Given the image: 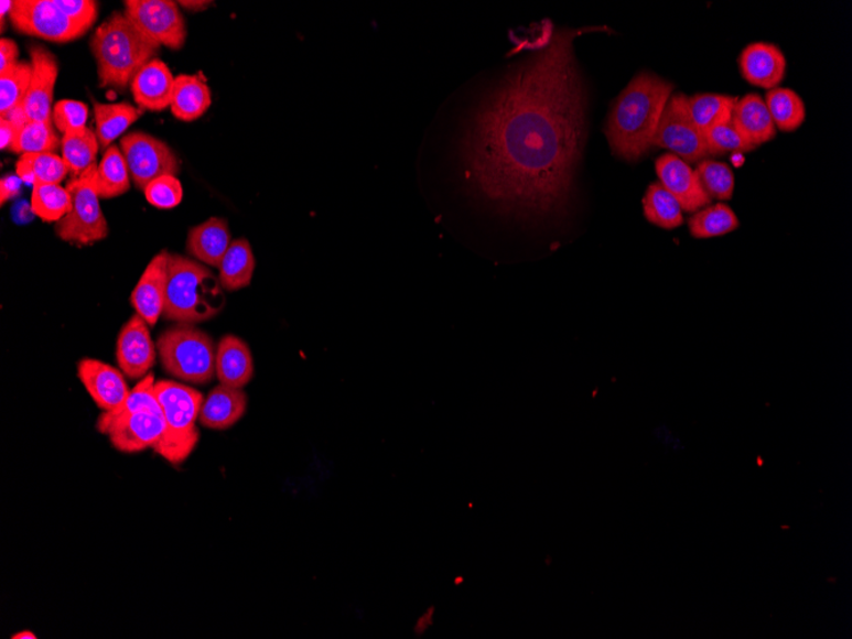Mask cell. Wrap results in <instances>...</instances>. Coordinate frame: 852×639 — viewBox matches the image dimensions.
I'll use <instances>...</instances> for the list:
<instances>
[{
	"mask_svg": "<svg viewBox=\"0 0 852 639\" xmlns=\"http://www.w3.org/2000/svg\"><path fill=\"white\" fill-rule=\"evenodd\" d=\"M143 115L142 109L128 102L95 104L96 136L100 149L108 150Z\"/></svg>",
	"mask_w": 852,
	"mask_h": 639,
	"instance_id": "cell-27",
	"label": "cell"
},
{
	"mask_svg": "<svg viewBox=\"0 0 852 639\" xmlns=\"http://www.w3.org/2000/svg\"><path fill=\"white\" fill-rule=\"evenodd\" d=\"M644 209L647 220L665 230L677 229L684 223L679 202L660 183L648 187Z\"/></svg>",
	"mask_w": 852,
	"mask_h": 639,
	"instance_id": "cell-33",
	"label": "cell"
},
{
	"mask_svg": "<svg viewBox=\"0 0 852 639\" xmlns=\"http://www.w3.org/2000/svg\"><path fill=\"white\" fill-rule=\"evenodd\" d=\"M101 87L126 90L160 45L145 37L125 13L116 12L95 31L90 43Z\"/></svg>",
	"mask_w": 852,
	"mask_h": 639,
	"instance_id": "cell-3",
	"label": "cell"
},
{
	"mask_svg": "<svg viewBox=\"0 0 852 639\" xmlns=\"http://www.w3.org/2000/svg\"><path fill=\"white\" fill-rule=\"evenodd\" d=\"M96 173L97 166L94 165L85 174L72 177L67 184L72 207L55 225L56 236L63 241L88 246L109 236V225L96 191Z\"/></svg>",
	"mask_w": 852,
	"mask_h": 639,
	"instance_id": "cell-7",
	"label": "cell"
},
{
	"mask_svg": "<svg viewBox=\"0 0 852 639\" xmlns=\"http://www.w3.org/2000/svg\"><path fill=\"white\" fill-rule=\"evenodd\" d=\"M155 393L165 420V431L153 451L168 463L181 465L197 447L199 432L196 423L205 400L199 391L174 380H159Z\"/></svg>",
	"mask_w": 852,
	"mask_h": 639,
	"instance_id": "cell-5",
	"label": "cell"
},
{
	"mask_svg": "<svg viewBox=\"0 0 852 639\" xmlns=\"http://www.w3.org/2000/svg\"><path fill=\"white\" fill-rule=\"evenodd\" d=\"M656 173L662 187L672 194L683 212L692 214L710 204L711 197L703 188L697 170L689 166L683 159L673 153L662 155L656 161Z\"/></svg>",
	"mask_w": 852,
	"mask_h": 639,
	"instance_id": "cell-14",
	"label": "cell"
},
{
	"mask_svg": "<svg viewBox=\"0 0 852 639\" xmlns=\"http://www.w3.org/2000/svg\"><path fill=\"white\" fill-rule=\"evenodd\" d=\"M737 228H740V220L735 213L722 204L701 209L689 220V231L695 239L726 236Z\"/></svg>",
	"mask_w": 852,
	"mask_h": 639,
	"instance_id": "cell-34",
	"label": "cell"
},
{
	"mask_svg": "<svg viewBox=\"0 0 852 639\" xmlns=\"http://www.w3.org/2000/svg\"><path fill=\"white\" fill-rule=\"evenodd\" d=\"M248 396L241 388L218 385L203 401L199 423L215 431H226L246 415Z\"/></svg>",
	"mask_w": 852,
	"mask_h": 639,
	"instance_id": "cell-20",
	"label": "cell"
},
{
	"mask_svg": "<svg viewBox=\"0 0 852 639\" xmlns=\"http://www.w3.org/2000/svg\"><path fill=\"white\" fill-rule=\"evenodd\" d=\"M72 198L61 184L37 185L32 189L31 212L45 223H58L69 213Z\"/></svg>",
	"mask_w": 852,
	"mask_h": 639,
	"instance_id": "cell-36",
	"label": "cell"
},
{
	"mask_svg": "<svg viewBox=\"0 0 852 639\" xmlns=\"http://www.w3.org/2000/svg\"><path fill=\"white\" fill-rule=\"evenodd\" d=\"M743 77L762 88H776L786 73L784 53L774 44L756 43L746 46L740 59Z\"/></svg>",
	"mask_w": 852,
	"mask_h": 639,
	"instance_id": "cell-19",
	"label": "cell"
},
{
	"mask_svg": "<svg viewBox=\"0 0 852 639\" xmlns=\"http://www.w3.org/2000/svg\"><path fill=\"white\" fill-rule=\"evenodd\" d=\"M155 376L148 375L138 382L128 398L116 410L104 412V414L97 420V431L103 434L110 432L114 425H117L129 416L138 414V412H160L162 410L155 393Z\"/></svg>",
	"mask_w": 852,
	"mask_h": 639,
	"instance_id": "cell-25",
	"label": "cell"
},
{
	"mask_svg": "<svg viewBox=\"0 0 852 639\" xmlns=\"http://www.w3.org/2000/svg\"><path fill=\"white\" fill-rule=\"evenodd\" d=\"M226 304L220 280L206 266L180 254H170L164 318L176 323L213 320Z\"/></svg>",
	"mask_w": 852,
	"mask_h": 639,
	"instance_id": "cell-4",
	"label": "cell"
},
{
	"mask_svg": "<svg viewBox=\"0 0 852 639\" xmlns=\"http://www.w3.org/2000/svg\"><path fill=\"white\" fill-rule=\"evenodd\" d=\"M175 77L166 64L152 59L137 73L131 90L142 110L161 111L172 107Z\"/></svg>",
	"mask_w": 852,
	"mask_h": 639,
	"instance_id": "cell-18",
	"label": "cell"
},
{
	"mask_svg": "<svg viewBox=\"0 0 852 639\" xmlns=\"http://www.w3.org/2000/svg\"><path fill=\"white\" fill-rule=\"evenodd\" d=\"M229 225L220 217L209 220L190 230L186 250L198 262L220 267L223 258L231 245Z\"/></svg>",
	"mask_w": 852,
	"mask_h": 639,
	"instance_id": "cell-22",
	"label": "cell"
},
{
	"mask_svg": "<svg viewBox=\"0 0 852 639\" xmlns=\"http://www.w3.org/2000/svg\"><path fill=\"white\" fill-rule=\"evenodd\" d=\"M36 635L30 632V630H22V632L12 636V639H36Z\"/></svg>",
	"mask_w": 852,
	"mask_h": 639,
	"instance_id": "cell-48",
	"label": "cell"
},
{
	"mask_svg": "<svg viewBox=\"0 0 852 639\" xmlns=\"http://www.w3.org/2000/svg\"><path fill=\"white\" fill-rule=\"evenodd\" d=\"M32 64V78L23 109L30 121H43L53 124L52 107L54 87L58 78L60 66L47 48L32 44L29 48Z\"/></svg>",
	"mask_w": 852,
	"mask_h": 639,
	"instance_id": "cell-12",
	"label": "cell"
},
{
	"mask_svg": "<svg viewBox=\"0 0 852 639\" xmlns=\"http://www.w3.org/2000/svg\"><path fill=\"white\" fill-rule=\"evenodd\" d=\"M216 377L220 385L245 388L255 376V361L249 346L241 338L227 335L216 349Z\"/></svg>",
	"mask_w": 852,
	"mask_h": 639,
	"instance_id": "cell-21",
	"label": "cell"
},
{
	"mask_svg": "<svg viewBox=\"0 0 852 639\" xmlns=\"http://www.w3.org/2000/svg\"><path fill=\"white\" fill-rule=\"evenodd\" d=\"M20 51L18 44L11 39H2L0 42V73H4L19 63Z\"/></svg>",
	"mask_w": 852,
	"mask_h": 639,
	"instance_id": "cell-43",
	"label": "cell"
},
{
	"mask_svg": "<svg viewBox=\"0 0 852 639\" xmlns=\"http://www.w3.org/2000/svg\"><path fill=\"white\" fill-rule=\"evenodd\" d=\"M547 30L539 52L485 97L462 144L466 180L500 212L547 218L565 212L586 137V104L573 40Z\"/></svg>",
	"mask_w": 852,
	"mask_h": 639,
	"instance_id": "cell-1",
	"label": "cell"
},
{
	"mask_svg": "<svg viewBox=\"0 0 852 639\" xmlns=\"http://www.w3.org/2000/svg\"><path fill=\"white\" fill-rule=\"evenodd\" d=\"M60 145H62V141L54 132L53 124H46L43 121H29L28 124L19 129L10 151L21 153V155L54 153L60 149Z\"/></svg>",
	"mask_w": 852,
	"mask_h": 639,
	"instance_id": "cell-37",
	"label": "cell"
},
{
	"mask_svg": "<svg viewBox=\"0 0 852 639\" xmlns=\"http://www.w3.org/2000/svg\"><path fill=\"white\" fill-rule=\"evenodd\" d=\"M15 172L23 183L32 188L44 184H61L69 173L66 161L53 152L26 153L15 165Z\"/></svg>",
	"mask_w": 852,
	"mask_h": 639,
	"instance_id": "cell-28",
	"label": "cell"
},
{
	"mask_svg": "<svg viewBox=\"0 0 852 639\" xmlns=\"http://www.w3.org/2000/svg\"><path fill=\"white\" fill-rule=\"evenodd\" d=\"M732 121L736 131L753 148H758L776 137V127L767 105L757 94H749L737 100Z\"/></svg>",
	"mask_w": 852,
	"mask_h": 639,
	"instance_id": "cell-23",
	"label": "cell"
},
{
	"mask_svg": "<svg viewBox=\"0 0 852 639\" xmlns=\"http://www.w3.org/2000/svg\"><path fill=\"white\" fill-rule=\"evenodd\" d=\"M170 253L162 250L152 258L131 295V304L149 326H155L164 312L169 280Z\"/></svg>",
	"mask_w": 852,
	"mask_h": 639,
	"instance_id": "cell-15",
	"label": "cell"
},
{
	"mask_svg": "<svg viewBox=\"0 0 852 639\" xmlns=\"http://www.w3.org/2000/svg\"><path fill=\"white\" fill-rule=\"evenodd\" d=\"M19 129L20 128L12 123L11 120L0 119V148H2V150L11 149Z\"/></svg>",
	"mask_w": 852,
	"mask_h": 639,
	"instance_id": "cell-45",
	"label": "cell"
},
{
	"mask_svg": "<svg viewBox=\"0 0 852 639\" xmlns=\"http://www.w3.org/2000/svg\"><path fill=\"white\" fill-rule=\"evenodd\" d=\"M118 366L131 379H142L155 366L157 346L148 322L134 314L120 329L117 344Z\"/></svg>",
	"mask_w": 852,
	"mask_h": 639,
	"instance_id": "cell-13",
	"label": "cell"
},
{
	"mask_svg": "<svg viewBox=\"0 0 852 639\" xmlns=\"http://www.w3.org/2000/svg\"><path fill=\"white\" fill-rule=\"evenodd\" d=\"M10 20L21 34L53 43L73 42L88 31L64 14L54 0H15Z\"/></svg>",
	"mask_w": 852,
	"mask_h": 639,
	"instance_id": "cell-10",
	"label": "cell"
},
{
	"mask_svg": "<svg viewBox=\"0 0 852 639\" xmlns=\"http://www.w3.org/2000/svg\"><path fill=\"white\" fill-rule=\"evenodd\" d=\"M22 183L19 175L2 177V181H0V202H2V205H4L7 201L19 196Z\"/></svg>",
	"mask_w": 852,
	"mask_h": 639,
	"instance_id": "cell-44",
	"label": "cell"
},
{
	"mask_svg": "<svg viewBox=\"0 0 852 639\" xmlns=\"http://www.w3.org/2000/svg\"><path fill=\"white\" fill-rule=\"evenodd\" d=\"M125 14L145 37L180 51L185 44L183 14L173 0H126Z\"/></svg>",
	"mask_w": 852,
	"mask_h": 639,
	"instance_id": "cell-11",
	"label": "cell"
},
{
	"mask_svg": "<svg viewBox=\"0 0 852 639\" xmlns=\"http://www.w3.org/2000/svg\"><path fill=\"white\" fill-rule=\"evenodd\" d=\"M213 104L209 87L203 75H181L175 78L172 112L176 119H199Z\"/></svg>",
	"mask_w": 852,
	"mask_h": 639,
	"instance_id": "cell-24",
	"label": "cell"
},
{
	"mask_svg": "<svg viewBox=\"0 0 852 639\" xmlns=\"http://www.w3.org/2000/svg\"><path fill=\"white\" fill-rule=\"evenodd\" d=\"M99 149V140L90 128L63 136L62 158L66 161L72 177L80 176L96 165L95 161Z\"/></svg>",
	"mask_w": 852,
	"mask_h": 639,
	"instance_id": "cell-32",
	"label": "cell"
},
{
	"mask_svg": "<svg viewBox=\"0 0 852 639\" xmlns=\"http://www.w3.org/2000/svg\"><path fill=\"white\" fill-rule=\"evenodd\" d=\"M703 137L712 155H720V153L730 151L748 152L756 149L736 131L732 120L711 128Z\"/></svg>",
	"mask_w": 852,
	"mask_h": 639,
	"instance_id": "cell-39",
	"label": "cell"
},
{
	"mask_svg": "<svg viewBox=\"0 0 852 639\" xmlns=\"http://www.w3.org/2000/svg\"><path fill=\"white\" fill-rule=\"evenodd\" d=\"M14 2L12 0H3L2 3H0V20H2V31H4L6 26V15H10L13 10Z\"/></svg>",
	"mask_w": 852,
	"mask_h": 639,
	"instance_id": "cell-47",
	"label": "cell"
},
{
	"mask_svg": "<svg viewBox=\"0 0 852 639\" xmlns=\"http://www.w3.org/2000/svg\"><path fill=\"white\" fill-rule=\"evenodd\" d=\"M129 172L126 163L123 152L111 144L110 148L105 151V155L99 166H97V173L95 177V185L97 194L103 199H111L121 196L129 191L131 182H129Z\"/></svg>",
	"mask_w": 852,
	"mask_h": 639,
	"instance_id": "cell-30",
	"label": "cell"
},
{
	"mask_svg": "<svg viewBox=\"0 0 852 639\" xmlns=\"http://www.w3.org/2000/svg\"><path fill=\"white\" fill-rule=\"evenodd\" d=\"M165 431V420L160 412H138L121 420L108 433L112 447L123 453H137L155 447Z\"/></svg>",
	"mask_w": 852,
	"mask_h": 639,
	"instance_id": "cell-17",
	"label": "cell"
},
{
	"mask_svg": "<svg viewBox=\"0 0 852 639\" xmlns=\"http://www.w3.org/2000/svg\"><path fill=\"white\" fill-rule=\"evenodd\" d=\"M54 4L80 26L90 30L99 14V4L94 0H54Z\"/></svg>",
	"mask_w": 852,
	"mask_h": 639,
	"instance_id": "cell-42",
	"label": "cell"
},
{
	"mask_svg": "<svg viewBox=\"0 0 852 639\" xmlns=\"http://www.w3.org/2000/svg\"><path fill=\"white\" fill-rule=\"evenodd\" d=\"M177 4H181L186 11L201 12L207 10V8L214 3L205 2V0H181V2Z\"/></svg>",
	"mask_w": 852,
	"mask_h": 639,
	"instance_id": "cell-46",
	"label": "cell"
},
{
	"mask_svg": "<svg viewBox=\"0 0 852 639\" xmlns=\"http://www.w3.org/2000/svg\"><path fill=\"white\" fill-rule=\"evenodd\" d=\"M697 173L710 197L721 201H727L733 197L735 177L732 169L726 164L705 160L698 165Z\"/></svg>",
	"mask_w": 852,
	"mask_h": 639,
	"instance_id": "cell-38",
	"label": "cell"
},
{
	"mask_svg": "<svg viewBox=\"0 0 852 639\" xmlns=\"http://www.w3.org/2000/svg\"><path fill=\"white\" fill-rule=\"evenodd\" d=\"M161 366L168 375L192 385H208L216 376V347L206 332L177 323L159 337Z\"/></svg>",
	"mask_w": 852,
	"mask_h": 639,
	"instance_id": "cell-6",
	"label": "cell"
},
{
	"mask_svg": "<svg viewBox=\"0 0 852 639\" xmlns=\"http://www.w3.org/2000/svg\"><path fill=\"white\" fill-rule=\"evenodd\" d=\"M766 105L775 127L794 132L805 123L807 111L800 96L790 88L776 87L766 95Z\"/></svg>",
	"mask_w": 852,
	"mask_h": 639,
	"instance_id": "cell-31",
	"label": "cell"
},
{
	"mask_svg": "<svg viewBox=\"0 0 852 639\" xmlns=\"http://www.w3.org/2000/svg\"><path fill=\"white\" fill-rule=\"evenodd\" d=\"M145 198L158 208H174L181 205L183 187L180 180L173 175L161 176L143 191Z\"/></svg>",
	"mask_w": 852,
	"mask_h": 639,
	"instance_id": "cell-40",
	"label": "cell"
},
{
	"mask_svg": "<svg viewBox=\"0 0 852 639\" xmlns=\"http://www.w3.org/2000/svg\"><path fill=\"white\" fill-rule=\"evenodd\" d=\"M220 284L226 291H238L250 285L256 270L254 250L247 239L234 240L223 258Z\"/></svg>",
	"mask_w": 852,
	"mask_h": 639,
	"instance_id": "cell-26",
	"label": "cell"
},
{
	"mask_svg": "<svg viewBox=\"0 0 852 639\" xmlns=\"http://www.w3.org/2000/svg\"><path fill=\"white\" fill-rule=\"evenodd\" d=\"M673 86L653 73H639L613 105L605 133L616 156L637 161L653 148L657 126Z\"/></svg>",
	"mask_w": 852,
	"mask_h": 639,
	"instance_id": "cell-2",
	"label": "cell"
},
{
	"mask_svg": "<svg viewBox=\"0 0 852 639\" xmlns=\"http://www.w3.org/2000/svg\"><path fill=\"white\" fill-rule=\"evenodd\" d=\"M78 378L88 394L105 412L116 410L128 398L123 371L96 359H83L78 362Z\"/></svg>",
	"mask_w": 852,
	"mask_h": 639,
	"instance_id": "cell-16",
	"label": "cell"
},
{
	"mask_svg": "<svg viewBox=\"0 0 852 639\" xmlns=\"http://www.w3.org/2000/svg\"><path fill=\"white\" fill-rule=\"evenodd\" d=\"M129 176L138 189L161 176H176L181 172L180 159L165 142L143 132H132L120 140Z\"/></svg>",
	"mask_w": 852,
	"mask_h": 639,
	"instance_id": "cell-8",
	"label": "cell"
},
{
	"mask_svg": "<svg viewBox=\"0 0 852 639\" xmlns=\"http://www.w3.org/2000/svg\"><path fill=\"white\" fill-rule=\"evenodd\" d=\"M32 78V64L19 62L0 73V116L4 117L15 108L22 107L26 99Z\"/></svg>",
	"mask_w": 852,
	"mask_h": 639,
	"instance_id": "cell-35",
	"label": "cell"
},
{
	"mask_svg": "<svg viewBox=\"0 0 852 639\" xmlns=\"http://www.w3.org/2000/svg\"><path fill=\"white\" fill-rule=\"evenodd\" d=\"M87 105L75 100H61L55 104L53 119L63 136L84 131L87 123Z\"/></svg>",
	"mask_w": 852,
	"mask_h": 639,
	"instance_id": "cell-41",
	"label": "cell"
},
{
	"mask_svg": "<svg viewBox=\"0 0 852 639\" xmlns=\"http://www.w3.org/2000/svg\"><path fill=\"white\" fill-rule=\"evenodd\" d=\"M688 99L684 94L670 97L657 126L653 148L668 149L678 158L698 161L709 156L710 151L704 137L693 123Z\"/></svg>",
	"mask_w": 852,
	"mask_h": 639,
	"instance_id": "cell-9",
	"label": "cell"
},
{
	"mask_svg": "<svg viewBox=\"0 0 852 639\" xmlns=\"http://www.w3.org/2000/svg\"><path fill=\"white\" fill-rule=\"evenodd\" d=\"M737 97L700 94L688 99L689 112L698 131L704 136L711 128L732 120Z\"/></svg>",
	"mask_w": 852,
	"mask_h": 639,
	"instance_id": "cell-29",
	"label": "cell"
}]
</instances>
